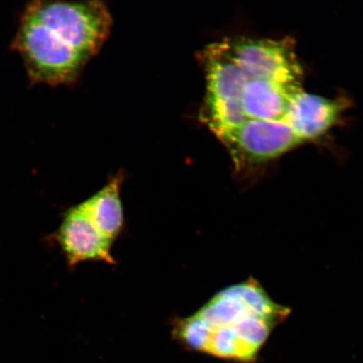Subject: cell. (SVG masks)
I'll return each mask as SVG.
<instances>
[{
    "label": "cell",
    "mask_w": 363,
    "mask_h": 363,
    "mask_svg": "<svg viewBox=\"0 0 363 363\" xmlns=\"http://www.w3.org/2000/svg\"><path fill=\"white\" fill-rule=\"evenodd\" d=\"M290 312L289 307L276 303L256 279L249 278L221 290L196 315L208 329L233 335L251 362Z\"/></svg>",
    "instance_id": "6da1fadb"
},
{
    "label": "cell",
    "mask_w": 363,
    "mask_h": 363,
    "mask_svg": "<svg viewBox=\"0 0 363 363\" xmlns=\"http://www.w3.org/2000/svg\"><path fill=\"white\" fill-rule=\"evenodd\" d=\"M201 61L206 94L199 117L222 143L247 121L242 99L247 79L235 62L229 40L208 45Z\"/></svg>",
    "instance_id": "7a4b0ae2"
},
{
    "label": "cell",
    "mask_w": 363,
    "mask_h": 363,
    "mask_svg": "<svg viewBox=\"0 0 363 363\" xmlns=\"http://www.w3.org/2000/svg\"><path fill=\"white\" fill-rule=\"evenodd\" d=\"M11 48L19 54L33 86L74 83L88 62L25 9Z\"/></svg>",
    "instance_id": "3957f363"
},
{
    "label": "cell",
    "mask_w": 363,
    "mask_h": 363,
    "mask_svg": "<svg viewBox=\"0 0 363 363\" xmlns=\"http://www.w3.org/2000/svg\"><path fill=\"white\" fill-rule=\"evenodd\" d=\"M25 10L88 60L101 50L111 29V13L99 1H33Z\"/></svg>",
    "instance_id": "277c9868"
},
{
    "label": "cell",
    "mask_w": 363,
    "mask_h": 363,
    "mask_svg": "<svg viewBox=\"0 0 363 363\" xmlns=\"http://www.w3.org/2000/svg\"><path fill=\"white\" fill-rule=\"evenodd\" d=\"M235 62L247 80L302 86L303 71L293 40L240 38L229 40Z\"/></svg>",
    "instance_id": "5b68a950"
},
{
    "label": "cell",
    "mask_w": 363,
    "mask_h": 363,
    "mask_svg": "<svg viewBox=\"0 0 363 363\" xmlns=\"http://www.w3.org/2000/svg\"><path fill=\"white\" fill-rule=\"evenodd\" d=\"M222 143L242 171L274 160L303 142L284 120H247Z\"/></svg>",
    "instance_id": "8992f818"
},
{
    "label": "cell",
    "mask_w": 363,
    "mask_h": 363,
    "mask_svg": "<svg viewBox=\"0 0 363 363\" xmlns=\"http://www.w3.org/2000/svg\"><path fill=\"white\" fill-rule=\"evenodd\" d=\"M56 239L71 267L87 261L113 263V242L94 225L81 203L66 212Z\"/></svg>",
    "instance_id": "52a82bcc"
},
{
    "label": "cell",
    "mask_w": 363,
    "mask_h": 363,
    "mask_svg": "<svg viewBox=\"0 0 363 363\" xmlns=\"http://www.w3.org/2000/svg\"><path fill=\"white\" fill-rule=\"evenodd\" d=\"M347 107L342 99H328L301 91L294 97L284 121L303 143L328 133Z\"/></svg>",
    "instance_id": "ba28073f"
},
{
    "label": "cell",
    "mask_w": 363,
    "mask_h": 363,
    "mask_svg": "<svg viewBox=\"0 0 363 363\" xmlns=\"http://www.w3.org/2000/svg\"><path fill=\"white\" fill-rule=\"evenodd\" d=\"M301 85H286L264 80H247L242 93V110L247 120H284Z\"/></svg>",
    "instance_id": "9c48e42d"
},
{
    "label": "cell",
    "mask_w": 363,
    "mask_h": 363,
    "mask_svg": "<svg viewBox=\"0 0 363 363\" xmlns=\"http://www.w3.org/2000/svg\"><path fill=\"white\" fill-rule=\"evenodd\" d=\"M121 184L122 177L118 175L98 193L81 203L94 225L112 242L120 235L124 224L120 195Z\"/></svg>",
    "instance_id": "30bf717a"
}]
</instances>
